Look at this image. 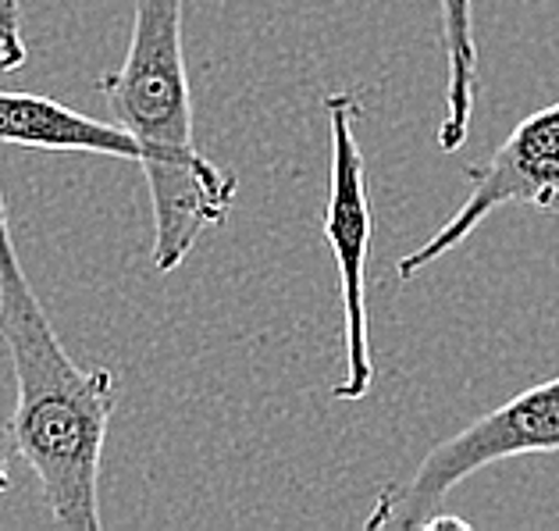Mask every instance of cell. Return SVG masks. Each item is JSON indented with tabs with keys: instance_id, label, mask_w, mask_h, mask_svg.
<instances>
[{
	"instance_id": "obj_1",
	"label": "cell",
	"mask_w": 559,
	"mask_h": 531,
	"mask_svg": "<svg viewBox=\"0 0 559 531\" xmlns=\"http://www.w3.org/2000/svg\"><path fill=\"white\" fill-rule=\"evenodd\" d=\"M0 343L15 371V414L8 435L39 482L50 521L72 531H100V460L118 378L111 367H79L61 346L33 293L11 239L0 197Z\"/></svg>"
},
{
	"instance_id": "obj_2",
	"label": "cell",
	"mask_w": 559,
	"mask_h": 531,
	"mask_svg": "<svg viewBox=\"0 0 559 531\" xmlns=\"http://www.w3.org/2000/svg\"><path fill=\"white\" fill-rule=\"evenodd\" d=\"M182 4L186 0H132L126 61L97 79L115 121L140 143L160 275L179 268L207 228H222L236 200V175L217 168L193 143Z\"/></svg>"
},
{
	"instance_id": "obj_3",
	"label": "cell",
	"mask_w": 559,
	"mask_h": 531,
	"mask_svg": "<svg viewBox=\"0 0 559 531\" xmlns=\"http://www.w3.org/2000/svg\"><path fill=\"white\" fill-rule=\"evenodd\" d=\"M535 453H559V375L516 392L496 411L471 421L453 439L431 446L411 482L389 485L378 496L367 528H420L471 474L499 460Z\"/></svg>"
},
{
	"instance_id": "obj_4",
	"label": "cell",
	"mask_w": 559,
	"mask_h": 531,
	"mask_svg": "<svg viewBox=\"0 0 559 531\" xmlns=\"http://www.w3.org/2000/svg\"><path fill=\"white\" fill-rule=\"evenodd\" d=\"M332 129V179L324 203V239L338 264L346 310V378L332 389L335 400H364L374 382L371 339H367V257H371V200H367V165L357 140L364 104L357 93L324 97Z\"/></svg>"
},
{
	"instance_id": "obj_5",
	"label": "cell",
	"mask_w": 559,
	"mask_h": 531,
	"mask_svg": "<svg viewBox=\"0 0 559 531\" xmlns=\"http://www.w3.org/2000/svg\"><path fill=\"white\" fill-rule=\"evenodd\" d=\"M471 193L445 217V225L425 247L406 253L395 264V275L414 279L449 250H456L488 214L507 203H531L538 211L559 208V101L527 115L485 165L467 168Z\"/></svg>"
},
{
	"instance_id": "obj_6",
	"label": "cell",
	"mask_w": 559,
	"mask_h": 531,
	"mask_svg": "<svg viewBox=\"0 0 559 531\" xmlns=\"http://www.w3.org/2000/svg\"><path fill=\"white\" fill-rule=\"evenodd\" d=\"M0 143L53 150V154H104L140 161V143L115 121H97L39 93L0 90Z\"/></svg>"
},
{
	"instance_id": "obj_7",
	"label": "cell",
	"mask_w": 559,
	"mask_h": 531,
	"mask_svg": "<svg viewBox=\"0 0 559 531\" xmlns=\"http://www.w3.org/2000/svg\"><path fill=\"white\" fill-rule=\"evenodd\" d=\"M442 47H445V111L439 121V150L453 154L471 129L477 97V44H474V0H439Z\"/></svg>"
},
{
	"instance_id": "obj_8",
	"label": "cell",
	"mask_w": 559,
	"mask_h": 531,
	"mask_svg": "<svg viewBox=\"0 0 559 531\" xmlns=\"http://www.w3.org/2000/svg\"><path fill=\"white\" fill-rule=\"evenodd\" d=\"M29 58L22 33V0H0V72H19Z\"/></svg>"
},
{
	"instance_id": "obj_9",
	"label": "cell",
	"mask_w": 559,
	"mask_h": 531,
	"mask_svg": "<svg viewBox=\"0 0 559 531\" xmlns=\"http://www.w3.org/2000/svg\"><path fill=\"white\" fill-rule=\"evenodd\" d=\"M11 479H8V464H4V449H0V493H8Z\"/></svg>"
}]
</instances>
